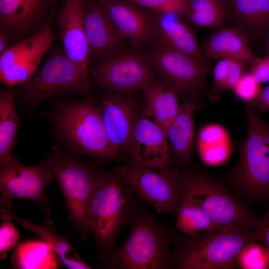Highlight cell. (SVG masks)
<instances>
[{"label":"cell","instance_id":"cell-1","mask_svg":"<svg viewBox=\"0 0 269 269\" xmlns=\"http://www.w3.org/2000/svg\"><path fill=\"white\" fill-rule=\"evenodd\" d=\"M135 194L119 167L101 172L86 219L88 232L98 248L99 259L104 260L115 249L121 233L135 218L139 206Z\"/></svg>","mask_w":269,"mask_h":269},{"label":"cell","instance_id":"cell-2","mask_svg":"<svg viewBox=\"0 0 269 269\" xmlns=\"http://www.w3.org/2000/svg\"><path fill=\"white\" fill-rule=\"evenodd\" d=\"M130 234L120 246L103 261L118 269H174L173 228L160 223L148 210L139 207Z\"/></svg>","mask_w":269,"mask_h":269},{"label":"cell","instance_id":"cell-3","mask_svg":"<svg viewBox=\"0 0 269 269\" xmlns=\"http://www.w3.org/2000/svg\"><path fill=\"white\" fill-rule=\"evenodd\" d=\"M247 136L237 164L225 177L241 197L253 202L269 199V125L247 103Z\"/></svg>","mask_w":269,"mask_h":269},{"label":"cell","instance_id":"cell-4","mask_svg":"<svg viewBox=\"0 0 269 269\" xmlns=\"http://www.w3.org/2000/svg\"><path fill=\"white\" fill-rule=\"evenodd\" d=\"M254 242L252 233L227 227L193 236L176 234L173 241L174 269H235L241 251Z\"/></svg>","mask_w":269,"mask_h":269},{"label":"cell","instance_id":"cell-5","mask_svg":"<svg viewBox=\"0 0 269 269\" xmlns=\"http://www.w3.org/2000/svg\"><path fill=\"white\" fill-rule=\"evenodd\" d=\"M52 119L58 134L73 152L102 160L121 156L109 139L99 105L95 101L61 102L53 111Z\"/></svg>","mask_w":269,"mask_h":269},{"label":"cell","instance_id":"cell-6","mask_svg":"<svg viewBox=\"0 0 269 269\" xmlns=\"http://www.w3.org/2000/svg\"><path fill=\"white\" fill-rule=\"evenodd\" d=\"M179 173L181 197L201 208L217 226L253 232L256 216L222 182L201 171Z\"/></svg>","mask_w":269,"mask_h":269},{"label":"cell","instance_id":"cell-7","mask_svg":"<svg viewBox=\"0 0 269 269\" xmlns=\"http://www.w3.org/2000/svg\"><path fill=\"white\" fill-rule=\"evenodd\" d=\"M89 73L71 60L63 50H57L25 82L17 85L13 96L28 107L60 95L74 93L88 96Z\"/></svg>","mask_w":269,"mask_h":269},{"label":"cell","instance_id":"cell-8","mask_svg":"<svg viewBox=\"0 0 269 269\" xmlns=\"http://www.w3.org/2000/svg\"><path fill=\"white\" fill-rule=\"evenodd\" d=\"M54 150L45 161L63 193L73 228L87 239V210L101 172L91 168L74 154Z\"/></svg>","mask_w":269,"mask_h":269},{"label":"cell","instance_id":"cell-9","mask_svg":"<svg viewBox=\"0 0 269 269\" xmlns=\"http://www.w3.org/2000/svg\"><path fill=\"white\" fill-rule=\"evenodd\" d=\"M88 73L99 86L119 92L140 90L158 79L147 52L132 47L93 58Z\"/></svg>","mask_w":269,"mask_h":269},{"label":"cell","instance_id":"cell-10","mask_svg":"<svg viewBox=\"0 0 269 269\" xmlns=\"http://www.w3.org/2000/svg\"><path fill=\"white\" fill-rule=\"evenodd\" d=\"M119 168L135 194L157 212L164 215L177 212L181 196L179 171L173 166L155 170L130 162Z\"/></svg>","mask_w":269,"mask_h":269},{"label":"cell","instance_id":"cell-11","mask_svg":"<svg viewBox=\"0 0 269 269\" xmlns=\"http://www.w3.org/2000/svg\"><path fill=\"white\" fill-rule=\"evenodd\" d=\"M159 80L174 87L179 95L201 96L207 91V72L190 57L154 42L147 52Z\"/></svg>","mask_w":269,"mask_h":269},{"label":"cell","instance_id":"cell-12","mask_svg":"<svg viewBox=\"0 0 269 269\" xmlns=\"http://www.w3.org/2000/svg\"><path fill=\"white\" fill-rule=\"evenodd\" d=\"M54 40L50 20L38 32L9 47L0 56L1 82L11 87L28 80Z\"/></svg>","mask_w":269,"mask_h":269},{"label":"cell","instance_id":"cell-13","mask_svg":"<svg viewBox=\"0 0 269 269\" xmlns=\"http://www.w3.org/2000/svg\"><path fill=\"white\" fill-rule=\"evenodd\" d=\"M55 179L46 161L34 166L24 165L16 158L0 168V213L8 210L10 202L17 199L46 204L45 190Z\"/></svg>","mask_w":269,"mask_h":269},{"label":"cell","instance_id":"cell-14","mask_svg":"<svg viewBox=\"0 0 269 269\" xmlns=\"http://www.w3.org/2000/svg\"><path fill=\"white\" fill-rule=\"evenodd\" d=\"M107 91L98 105L109 139L121 156L124 152H128L143 106L140 107L136 91Z\"/></svg>","mask_w":269,"mask_h":269},{"label":"cell","instance_id":"cell-15","mask_svg":"<svg viewBox=\"0 0 269 269\" xmlns=\"http://www.w3.org/2000/svg\"><path fill=\"white\" fill-rule=\"evenodd\" d=\"M106 12L131 47L153 43L157 15L128 0H95Z\"/></svg>","mask_w":269,"mask_h":269},{"label":"cell","instance_id":"cell-16","mask_svg":"<svg viewBox=\"0 0 269 269\" xmlns=\"http://www.w3.org/2000/svg\"><path fill=\"white\" fill-rule=\"evenodd\" d=\"M56 0H0V31L6 36L29 37L50 21Z\"/></svg>","mask_w":269,"mask_h":269},{"label":"cell","instance_id":"cell-17","mask_svg":"<svg viewBox=\"0 0 269 269\" xmlns=\"http://www.w3.org/2000/svg\"><path fill=\"white\" fill-rule=\"evenodd\" d=\"M128 152L130 162L137 166L155 170L172 167L166 133L142 114L134 129Z\"/></svg>","mask_w":269,"mask_h":269},{"label":"cell","instance_id":"cell-18","mask_svg":"<svg viewBox=\"0 0 269 269\" xmlns=\"http://www.w3.org/2000/svg\"><path fill=\"white\" fill-rule=\"evenodd\" d=\"M83 7L90 57H99L126 48L128 40L95 0L88 1Z\"/></svg>","mask_w":269,"mask_h":269},{"label":"cell","instance_id":"cell-19","mask_svg":"<svg viewBox=\"0 0 269 269\" xmlns=\"http://www.w3.org/2000/svg\"><path fill=\"white\" fill-rule=\"evenodd\" d=\"M59 25L66 55L88 73L90 50L84 28L83 5L79 0H66Z\"/></svg>","mask_w":269,"mask_h":269},{"label":"cell","instance_id":"cell-20","mask_svg":"<svg viewBox=\"0 0 269 269\" xmlns=\"http://www.w3.org/2000/svg\"><path fill=\"white\" fill-rule=\"evenodd\" d=\"M154 42L180 52L194 59L207 72L206 58L199 47L194 32L177 13L157 14Z\"/></svg>","mask_w":269,"mask_h":269},{"label":"cell","instance_id":"cell-21","mask_svg":"<svg viewBox=\"0 0 269 269\" xmlns=\"http://www.w3.org/2000/svg\"><path fill=\"white\" fill-rule=\"evenodd\" d=\"M198 107L193 97H187L166 133L172 162L185 165L190 161L193 149L194 116Z\"/></svg>","mask_w":269,"mask_h":269},{"label":"cell","instance_id":"cell-22","mask_svg":"<svg viewBox=\"0 0 269 269\" xmlns=\"http://www.w3.org/2000/svg\"><path fill=\"white\" fill-rule=\"evenodd\" d=\"M140 90L144 96L141 114L159 126L166 134L180 108L178 91L159 79Z\"/></svg>","mask_w":269,"mask_h":269},{"label":"cell","instance_id":"cell-23","mask_svg":"<svg viewBox=\"0 0 269 269\" xmlns=\"http://www.w3.org/2000/svg\"><path fill=\"white\" fill-rule=\"evenodd\" d=\"M202 52L206 58L212 59L232 58L249 62L256 57L248 35L241 26L216 31L205 42Z\"/></svg>","mask_w":269,"mask_h":269},{"label":"cell","instance_id":"cell-24","mask_svg":"<svg viewBox=\"0 0 269 269\" xmlns=\"http://www.w3.org/2000/svg\"><path fill=\"white\" fill-rule=\"evenodd\" d=\"M2 217H7L18 223L24 228L39 236L52 248L61 262L70 269H89L91 268L79 256L71 245L68 236L57 235L46 223L37 224L17 216L9 210L1 213Z\"/></svg>","mask_w":269,"mask_h":269},{"label":"cell","instance_id":"cell-25","mask_svg":"<svg viewBox=\"0 0 269 269\" xmlns=\"http://www.w3.org/2000/svg\"><path fill=\"white\" fill-rule=\"evenodd\" d=\"M11 90L3 88L0 92V166L12 162L11 152L21 120L17 112Z\"/></svg>","mask_w":269,"mask_h":269},{"label":"cell","instance_id":"cell-26","mask_svg":"<svg viewBox=\"0 0 269 269\" xmlns=\"http://www.w3.org/2000/svg\"><path fill=\"white\" fill-rule=\"evenodd\" d=\"M199 155L208 165H216L225 162L231 151V143L226 130L221 125L211 124L199 131L197 141Z\"/></svg>","mask_w":269,"mask_h":269},{"label":"cell","instance_id":"cell-27","mask_svg":"<svg viewBox=\"0 0 269 269\" xmlns=\"http://www.w3.org/2000/svg\"><path fill=\"white\" fill-rule=\"evenodd\" d=\"M56 254L45 242L27 241L20 244L11 256L16 269H56L58 267Z\"/></svg>","mask_w":269,"mask_h":269},{"label":"cell","instance_id":"cell-28","mask_svg":"<svg viewBox=\"0 0 269 269\" xmlns=\"http://www.w3.org/2000/svg\"><path fill=\"white\" fill-rule=\"evenodd\" d=\"M228 7L225 0H189L181 15L199 27L220 28Z\"/></svg>","mask_w":269,"mask_h":269},{"label":"cell","instance_id":"cell-29","mask_svg":"<svg viewBox=\"0 0 269 269\" xmlns=\"http://www.w3.org/2000/svg\"><path fill=\"white\" fill-rule=\"evenodd\" d=\"M233 13L241 26L256 34L269 27V0H230Z\"/></svg>","mask_w":269,"mask_h":269},{"label":"cell","instance_id":"cell-30","mask_svg":"<svg viewBox=\"0 0 269 269\" xmlns=\"http://www.w3.org/2000/svg\"><path fill=\"white\" fill-rule=\"evenodd\" d=\"M218 227L201 208L181 197L175 227L177 230L193 236Z\"/></svg>","mask_w":269,"mask_h":269},{"label":"cell","instance_id":"cell-31","mask_svg":"<svg viewBox=\"0 0 269 269\" xmlns=\"http://www.w3.org/2000/svg\"><path fill=\"white\" fill-rule=\"evenodd\" d=\"M246 61L232 59H221L213 70V83L208 93L212 101L218 100L225 91L232 90L239 79L245 73Z\"/></svg>","mask_w":269,"mask_h":269},{"label":"cell","instance_id":"cell-32","mask_svg":"<svg viewBox=\"0 0 269 269\" xmlns=\"http://www.w3.org/2000/svg\"><path fill=\"white\" fill-rule=\"evenodd\" d=\"M258 242L247 245L238 257V267L242 269H269V251Z\"/></svg>","mask_w":269,"mask_h":269},{"label":"cell","instance_id":"cell-33","mask_svg":"<svg viewBox=\"0 0 269 269\" xmlns=\"http://www.w3.org/2000/svg\"><path fill=\"white\" fill-rule=\"evenodd\" d=\"M262 90L261 83L250 72H245L232 90L239 99L251 103L257 98Z\"/></svg>","mask_w":269,"mask_h":269},{"label":"cell","instance_id":"cell-34","mask_svg":"<svg viewBox=\"0 0 269 269\" xmlns=\"http://www.w3.org/2000/svg\"><path fill=\"white\" fill-rule=\"evenodd\" d=\"M3 221L0 226V258L5 257L6 252L17 244L19 234L10 219L2 217Z\"/></svg>","mask_w":269,"mask_h":269},{"label":"cell","instance_id":"cell-35","mask_svg":"<svg viewBox=\"0 0 269 269\" xmlns=\"http://www.w3.org/2000/svg\"><path fill=\"white\" fill-rule=\"evenodd\" d=\"M250 72L260 83L269 82V53L263 57H255L251 61Z\"/></svg>","mask_w":269,"mask_h":269},{"label":"cell","instance_id":"cell-36","mask_svg":"<svg viewBox=\"0 0 269 269\" xmlns=\"http://www.w3.org/2000/svg\"><path fill=\"white\" fill-rule=\"evenodd\" d=\"M252 234L256 241L262 243L269 251V207L263 217L257 219Z\"/></svg>","mask_w":269,"mask_h":269},{"label":"cell","instance_id":"cell-37","mask_svg":"<svg viewBox=\"0 0 269 269\" xmlns=\"http://www.w3.org/2000/svg\"><path fill=\"white\" fill-rule=\"evenodd\" d=\"M142 7L159 14L170 4L177 0H128Z\"/></svg>","mask_w":269,"mask_h":269},{"label":"cell","instance_id":"cell-38","mask_svg":"<svg viewBox=\"0 0 269 269\" xmlns=\"http://www.w3.org/2000/svg\"><path fill=\"white\" fill-rule=\"evenodd\" d=\"M250 104L258 113L269 111V85L262 89L257 98Z\"/></svg>","mask_w":269,"mask_h":269},{"label":"cell","instance_id":"cell-39","mask_svg":"<svg viewBox=\"0 0 269 269\" xmlns=\"http://www.w3.org/2000/svg\"><path fill=\"white\" fill-rule=\"evenodd\" d=\"M9 48L7 37L0 31V56Z\"/></svg>","mask_w":269,"mask_h":269},{"label":"cell","instance_id":"cell-40","mask_svg":"<svg viewBox=\"0 0 269 269\" xmlns=\"http://www.w3.org/2000/svg\"><path fill=\"white\" fill-rule=\"evenodd\" d=\"M266 32H267V35H266L267 43V46H268L269 53V27L267 30Z\"/></svg>","mask_w":269,"mask_h":269},{"label":"cell","instance_id":"cell-41","mask_svg":"<svg viewBox=\"0 0 269 269\" xmlns=\"http://www.w3.org/2000/svg\"><path fill=\"white\" fill-rule=\"evenodd\" d=\"M79 0L80 2L82 3V4L83 5V4H84L85 3H86V2L90 0Z\"/></svg>","mask_w":269,"mask_h":269}]
</instances>
